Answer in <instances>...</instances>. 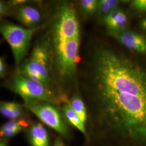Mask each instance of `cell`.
I'll return each mask as SVG.
<instances>
[{"mask_svg":"<svg viewBox=\"0 0 146 146\" xmlns=\"http://www.w3.org/2000/svg\"><path fill=\"white\" fill-rule=\"evenodd\" d=\"M9 88L23 101H42L59 105L66 103L62 98L46 86L32 78L15 73Z\"/></svg>","mask_w":146,"mask_h":146,"instance_id":"cell-4","label":"cell"},{"mask_svg":"<svg viewBox=\"0 0 146 146\" xmlns=\"http://www.w3.org/2000/svg\"><path fill=\"white\" fill-rule=\"evenodd\" d=\"M28 126V122L23 119L10 120L2 126L1 136L5 138L13 137Z\"/></svg>","mask_w":146,"mask_h":146,"instance_id":"cell-12","label":"cell"},{"mask_svg":"<svg viewBox=\"0 0 146 146\" xmlns=\"http://www.w3.org/2000/svg\"><path fill=\"white\" fill-rule=\"evenodd\" d=\"M62 111L68 122L73 126L81 131L84 135L87 137V133L86 126L81 122L78 115L74 111L69 103L63 104Z\"/></svg>","mask_w":146,"mask_h":146,"instance_id":"cell-14","label":"cell"},{"mask_svg":"<svg viewBox=\"0 0 146 146\" xmlns=\"http://www.w3.org/2000/svg\"><path fill=\"white\" fill-rule=\"evenodd\" d=\"M54 146H64V144L63 143L62 141L61 140L60 138L58 137L55 139V143H54Z\"/></svg>","mask_w":146,"mask_h":146,"instance_id":"cell-20","label":"cell"},{"mask_svg":"<svg viewBox=\"0 0 146 146\" xmlns=\"http://www.w3.org/2000/svg\"><path fill=\"white\" fill-rule=\"evenodd\" d=\"M131 5L136 11H146V0H134L131 1Z\"/></svg>","mask_w":146,"mask_h":146,"instance_id":"cell-17","label":"cell"},{"mask_svg":"<svg viewBox=\"0 0 146 146\" xmlns=\"http://www.w3.org/2000/svg\"><path fill=\"white\" fill-rule=\"evenodd\" d=\"M98 3L97 0H81L78 2L79 9L84 17H88L96 14Z\"/></svg>","mask_w":146,"mask_h":146,"instance_id":"cell-16","label":"cell"},{"mask_svg":"<svg viewBox=\"0 0 146 146\" xmlns=\"http://www.w3.org/2000/svg\"><path fill=\"white\" fill-rule=\"evenodd\" d=\"M24 106L12 102H1L0 111L6 117L11 120L22 119L24 115Z\"/></svg>","mask_w":146,"mask_h":146,"instance_id":"cell-13","label":"cell"},{"mask_svg":"<svg viewBox=\"0 0 146 146\" xmlns=\"http://www.w3.org/2000/svg\"><path fill=\"white\" fill-rule=\"evenodd\" d=\"M44 35L55 88L62 98L69 99V96L78 89L80 30L78 16L68 11L52 14Z\"/></svg>","mask_w":146,"mask_h":146,"instance_id":"cell-2","label":"cell"},{"mask_svg":"<svg viewBox=\"0 0 146 146\" xmlns=\"http://www.w3.org/2000/svg\"><path fill=\"white\" fill-rule=\"evenodd\" d=\"M0 146H7V141H6V140H5V139H2V140H1Z\"/></svg>","mask_w":146,"mask_h":146,"instance_id":"cell-22","label":"cell"},{"mask_svg":"<svg viewBox=\"0 0 146 146\" xmlns=\"http://www.w3.org/2000/svg\"><path fill=\"white\" fill-rule=\"evenodd\" d=\"M69 104L78 115L81 122L86 126L88 120L87 109L78 90L71 95V97L69 98Z\"/></svg>","mask_w":146,"mask_h":146,"instance_id":"cell-11","label":"cell"},{"mask_svg":"<svg viewBox=\"0 0 146 146\" xmlns=\"http://www.w3.org/2000/svg\"><path fill=\"white\" fill-rule=\"evenodd\" d=\"M7 71V64L5 60L3 57L0 58V77L3 78L5 76Z\"/></svg>","mask_w":146,"mask_h":146,"instance_id":"cell-19","label":"cell"},{"mask_svg":"<svg viewBox=\"0 0 146 146\" xmlns=\"http://www.w3.org/2000/svg\"><path fill=\"white\" fill-rule=\"evenodd\" d=\"M16 73L40 82L62 98L58 94L52 80L50 55L45 35L35 42L30 56L22 62Z\"/></svg>","mask_w":146,"mask_h":146,"instance_id":"cell-3","label":"cell"},{"mask_svg":"<svg viewBox=\"0 0 146 146\" xmlns=\"http://www.w3.org/2000/svg\"><path fill=\"white\" fill-rule=\"evenodd\" d=\"M109 34L128 49L140 53H146V39L141 35L126 30Z\"/></svg>","mask_w":146,"mask_h":146,"instance_id":"cell-7","label":"cell"},{"mask_svg":"<svg viewBox=\"0 0 146 146\" xmlns=\"http://www.w3.org/2000/svg\"><path fill=\"white\" fill-rule=\"evenodd\" d=\"M40 28H25L9 22H3L1 25L0 32L12 50L16 70L23 61L30 47L33 36Z\"/></svg>","mask_w":146,"mask_h":146,"instance_id":"cell-5","label":"cell"},{"mask_svg":"<svg viewBox=\"0 0 146 146\" xmlns=\"http://www.w3.org/2000/svg\"><path fill=\"white\" fill-rule=\"evenodd\" d=\"M11 9V7L8 2L3 1H0V15L1 17H3L9 14Z\"/></svg>","mask_w":146,"mask_h":146,"instance_id":"cell-18","label":"cell"},{"mask_svg":"<svg viewBox=\"0 0 146 146\" xmlns=\"http://www.w3.org/2000/svg\"><path fill=\"white\" fill-rule=\"evenodd\" d=\"M16 19L27 28L33 29L40 27L43 19L41 11L36 7L28 4L21 5L15 9Z\"/></svg>","mask_w":146,"mask_h":146,"instance_id":"cell-8","label":"cell"},{"mask_svg":"<svg viewBox=\"0 0 146 146\" xmlns=\"http://www.w3.org/2000/svg\"><path fill=\"white\" fill-rule=\"evenodd\" d=\"M120 1L117 0H100L96 14L98 21L102 22L104 17L111 11L119 8Z\"/></svg>","mask_w":146,"mask_h":146,"instance_id":"cell-15","label":"cell"},{"mask_svg":"<svg viewBox=\"0 0 146 146\" xmlns=\"http://www.w3.org/2000/svg\"><path fill=\"white\" fill-rule=\"evenodd\" d=\"M140 25H141V28L143 29L146 31V18H145L141 20Z\"/></svg>","mask_w":146,"mask_h":146,"instance_id":"cell-21","label":"cell"},{"mask_svg":"<svg viewBox=\"0 0 146 146\" xmlns=\"http://www.w3.org/2000/svg\"><path fill=\"white\" fill-rule=\"evenodd\" d=\"M28 138L32 146H50L47 130L40 123H34L29 127Z\"/></svg>","mask_w":146,"mask_h":146,"instance_id":"cell-10","label":"cell"},{"mask_svg":"<svg viewBox=\"0 0 146 146\" xmlns=\"http://www.w3.org/2000/svg\"><path fill=\"white\" fill-rule=\"evenodd\" d=\"M128 17L125 13L119 8L111 11L102 21L109 33H116L125 30Z\"/></svg>","mask_w":146,"mask_h":146,"instance_id":"cell-9","label":"cell"},{"mask_svg":"<svg viewBox=\"0 0 146 146\" xmlns=\"http://www.w3.org/2000/svg\"><path fill=\"white\" fill-rule=\"evenodd\" d=\"M25 107L66 139L70 137L68 127L57 105L42 101H25Z\"/></svg>","mask_w":146,"mask_h":146,"instance_id":"cell-6","label":"cell"},{"mask_svg":"<svg viewBox=\"0 0 146 146\" xmlns=\"http://www.w3.org/2000/svg\"><path fill=\"white\" fill-rule=\"evenodd\" d=\"M81 63L78 90L87 109L88 141L146 146V67L100 43L89 45Z\"/></svg>","mask_w":146,"mask_h":146,"instance_id":"cell-1","label":"cell"}]
</instances>
